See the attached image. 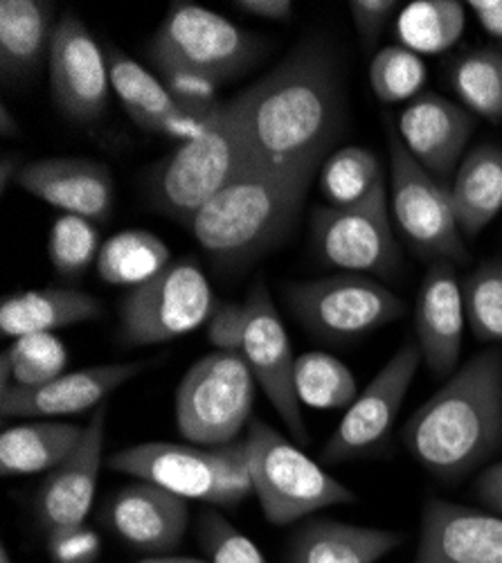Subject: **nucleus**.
Here are the masks:
<instances>
[{"mask_svg":"<svg viewBox=\"0 0 502 563\" xmlns=\"http://www.w3.org/2000/svg\"><path fill=\"white\" fill-rule=\"evenodd\" d=\"M86 427L68 421H32L0 435V474L30 476L53 472L79 446Z\"/></svg>","mask_w":502,"mask_h":563,"instance_id":"obj_28","label":"nucleus"},{"mask_svg":"<svg viewBox=\"0 0 502 563\" xmlns=\"http://www.w3.org/2000/svg\"><path fill=\"white\" fill-rule=\"evenodd\" d=\"M465 298L455 264L431 262L415 305V332L422 356L435 377H446L460 361L465 336Z\"/></svg>","mask_w":502,"mask_h":563,"instance_id":"obj_21","label":"nucleus"},{"mask_svg":"<svg viewBox=\"0 0 502 563\" xmlns=\"http://www.w3.org/2000/svg\"><path fill=\"white\" fill-rule=\"evenodd\" d=\"M403 446L428 474L455 483L502 446V352L473 356L401 431Z\"/></svg>","mask_w":502,"mask_h":563,"instance_id":"obj_2","label":"nucleus"},{"mask_svg":"<svg viewBox=\"0 0 502 563\" xmlns=\"http://www.w3.org/2000/svg\"><path fill=\"white\" fill-rule=\"evenodd\" d=\"M0 363L8 365L12 386L38 388L66 374L64 369L68 365V350L51 332L30 334L14 339V343L3 352Z\"/></svg>","mask_w":502,"mask_h":563,"instance_id":"obj_34","label":"nucleus"},{"mask_svg":"<svg viewBox=\"0 0 502 563\" xmlns=\"http://www.w3.org/2000/svg\"><path fill=\"white\" fill-rule=\"evenodd\" d=\"M287 302L300 324L323 341H347L370 334L401 318L405 305L379 279L338 273L287 287Z\"/></svg>","mask_w":502,"mask_h":563,"instance_id":"obj_9","label":"nucleus"},{"mask_svg":"<svg viewBox=\"0 0 502 563\" xmlns=\"http://www.w3.org/2000/svg\"><path fill=\"white\" fill-rule=\"evenodd\" d=\"M448 84L473 115L502 124V51L478 48L453 59Z\"/></svg>","mask_w":502,"mask_h":563,"instance_id":"obj_31","label":"nucleus"},{"mask_svg":"<svg viewBox=\"0 0 502 563\" xmlns=\"http://www.w3.org/2000/svg\"><path fill=\"white\" fill-rule=\"evenodd\" d=\"M100 521L129 548L160 554L186 537L190 511L186 498L141 481L118 489L104 505Z\"/></svg>","mask_w":502,"mask_h":563,"instance_id":"obj_18","label":"nucleus"},{"mask_svg":"<svg viewBox=\"0 0 502 563\" xmlns=\"http://www.w3.org/2000/svg\"><path fill=\"white\" fill-rule=\"evenodd\" d=\"M48 552L55 563H96L102 552L100 534L86 523L48 532Z\"/></svg>","mask_w":502,"mask_h":563,"instance_id":"obj_40","label":"nucleus"},{"mask_svg":"<svg viewBox=\"0 0 502 563\" xmlns=\"http://www.w3.org/2000/svg\"><path fill=\"white\" fill-rule=\"evenodd\" d=\"M255 496L272 526H291L313 511L356 500V494L261 419L248 424Z\"/></svg>","mask_w":502,"mask_h":563,"instance_id":"obj_6","label":"nucleus"},{"mask_svg":"<svg viewBox=\"0 0 502 563\" xmlns=\"http://www.w3.org/2000/svg\"><path fill=\"white\" fill-rule=\"evenodd\" d=\"M465 313L480 343H502V260L480 264L462 285Z\"/></svg>","mask_w":502,"mask_h":563,"instance_id":"obj_35","label":"nucleus"},{"mask_svg":"<svg viewBox=\"0 0 502 563\" xmlns=\"http://www.w3.org/2000/svg\"><path fill=\"white\" fill-rule=\"evenodd\" d=\"M235 8L266 21H289L293 14L291 0H235Z\"/></svg>","mask_w":502,"mask_h":563,"instance_id":"obj_44","label":"nucleus"},{"mask_svg":"<svg viewBox=\"0 0 502 563\" xmlns=\"http://www.w3.org/2000/svg\"><path fill=\"white\" fill-rule=\"evenodd\" d=\"M111 86L129 118L141 129L188 143L203 133L210 118H199L182 109L163 84L158 75L149 73L141 62L124 51L109 45L107 48Z\"/></svg>","mask_w":502,"mask_h":563,"instance_id":"obj_23","label":"nucleus"},{"mask_svg":"<svg viewBox=\"0 0 502 563\" xmlns=\"http://www.w3.org/2000/svg\"><path fill=\"white\" fill-rule=\"evenodd\" d=\"M422 361L424 356L417 341H408L399 347L343 415L341 424L323 449L325 462L356 460L377 451L386 442Z\"/></svg>","mask_w":502,"mask_h":563,"instance_id":"obj_12","label":"nucleus"},{"mask_svg":"<svg viewBox=\"0 0 502 563\" xmlns=\"http://www.w3.org/2000/svg\"><path fill=\"white\" fill-rule=\"evenodd\" d=\"M403 543V534L317 519L298 528L285 563H379Z\"/></svg>","mask_w":502,"mask_h":563,"instance_id":"obj_25","label":"nucleus"},{"mask_svg":"<svg viewBox=\"0 0 502 563\" xmlns=\"http://www.w3.org/2000/svg\"><path fill=\"white\" fill-rule=\"evenodd\" d=\"M244 174L231 107L221 102L201 135L180 143L147 174V197L163 214L190 223Z\"/></svg>","mask_w":502,"mask_h":563,"instance_id":"obj_5","label":"nucleus"},{"mask_svg":"<svg viewBox=\"0 0 502 563\" xmlns=\"http://www.w3.org/2000/svg\"><path fill=\"white\" fill-rule=\"evenodd\" d=\"M415 563H502V516L428 500Z\"/></svg>","mask_w":502,"mask_h":563,"instance_id":"obj_19","label":"nucleus"},{"mask_svg":"<svg viewBox=\"0 0 502 563\" xmlns=\"http://www.w3.org/2000/svg\"><path fill=\"white\" fill-rule=\"evenodd\" d=\"M231 107L246 174L289 176L323 169L343 129V92L334 57L302 43Z\"/></svg>","mask_w":502,"mask_h":563,"instance_id":"obj_1","label":"nucleus"},{"mask_svg":"<svg viewBox=\"0 0 502 563\" xmlns=\"http://www.w3.org/2000/svg\"><path fill=\"white\" fill-rule=\"evenodd\" d=\"M216 309L214 291L199 262L182 257L120 302V332L126 345H158L205 324Z\"/></svg>","mask_w":502,"mask_h":563,"instance_id":"obj_8","label":"nucleus"},{"mask_svg":"<svg viewBox=\"0 0 502 563\" xmlns=\"http://www.w3.org/2000/svg\"><path fill=\"white\" fill-rule=\"evenodd\" d=\"M16 131H19V124H16L14 115L10 113V109L3 104V107H0V133L12 135Z\"/></svg>","mask_w":502,"mask_h":563,"instance_id":"obj_47","label":"nucleus"},{"mask_svg":"<svg viewBox=\"0 0 502 563\" xmlns=\"http://www.w3.org/2000/svg\"><path fill=\"white\" fill-rule=\"evenodd\" d=\"M473 494L489 511L502 516V462H495L480 472L473 485Z\"/></svg>","mask_w":502,"mask_h":563,"instance_id":"obj_43","label":"nucleus"},{"mask_svg":"<svg viewBox=\"0 0 502 563\" xmlns=\"http://www.w3.org/2000/svg\"><path fill=\"white\" fill-rule=\"evenodd\" d=\"M0 563H12V559H10V552H8V548H3V550H0Z\"/></svg>","mask_w":502,"mask_h":563,"instance_id":"obj_49","label":"nucleus"},{"mask_svg":"<svg viewBox=\"0 0 502 563\" xmlns=\"http://www.w3.org/2000/svg\"><path fill=\"white\" fill-rule=\"evenodd\" d=\"M98 275L113 287H141L171 264L167 244L147 230H124L102 244Z\"/></svg>","mask_w":502,"mask_h":563,"instance_id":"obj_29","label":"nucleus"},{"mask_svg":"<svg viewBox=\"0 0 502 563\" xmlns=\"http://www.w3.org/2000/svg\"><path fill=\"white\" fill-rule=\"evenodd\" d=\"M293 384L298 401L317 410L349 408L358 397V384L352 369L325 352L298 356Z\"/></svg>","mask_w":502,"mask_h":563,"instance_id":"obj_32","label":"nucleus"},{"mask_svg":"<svg viewBox=\"0 0 502 563\" xmlns=\"http://www.w3.org/2000/svg\"><path fill=\"white\" fill-rule=\"evenodd\" d=\"M147 365L145 361L93 365L66 372L59 379L38 388L12 386L0 390V415L3 419H43L100 408L115 390L138 377Z\"/></svg>","mask_w":502,"mask_h":563,"instance_id":"obj_16","label":"nucleus"},{"mask_svg":"<svg viewBox=\"0 0 502 563\" xmlns=\"http://www.w3.org/2000/svg\"><path fill=\"white\" fill-rule=\"evenodd\" d=\"M311 238L317 260L345 273L392 277L401 266L386 183L358 206L315 208L311 214Z\"/></svg>","mask_w":502,"mask_h":563,"instance_id":"obj_11","label":"nucleus"},{"mask_svg":"<svg viewBox=\"0 0 502 563\" xmlns=\"http://www.w3.org/2000/svg\"><path fill=\"white\" fill-rule=\"evenodd\" d=\"M448 192L460 230L476 238L502 210V147L480 145L469 152Z\"/></svg>","mask_w":502,"mask_h":563,"instance_id":"obj_27","label":"nucleus"},{"mask_svg":"<svg viewBox=\"0 0 502 563\" xmlns=\"http://www.w3.org/2000/svg\"><path fill=\"white\" fill-rule=\"evenodd\" d=\"M221 468V494H223V507H237L248 496L255 494L253 472H250V455H248V442L235 440L231 444L214 446Z\"/></svg>","mask_w":502,"mask_h":563,"instance_id":"obj_39","label":"nucleus"},{"mask_svg":"<svg viewBox=\"0 0 502 563\" xmlns=\"http://www.w3.org/2000/svg\"><path fill=\"white\" fill-rule=\"evenodd\" d=\"M392 167V214L417 255L437 262L465 264L469 251L455 219L448 187L439 185L403 147L401 137L388 126Z\"/></svg>","mask_w":502,"mask_h":563,"instance_id":"obj_10","label":"nucleus"},{"mask_svg":"<svg viewBox=\"0 0 502 563\" xmlns=\"http://www.w3.org/2000/svg\"><path fill=\"white\" fill-rule=\"evenodd\" d=\"M109 466L113 472L152 483L186 500H203L223 507L216 449L147 442L113 453Z\"/></svg>","mask_w":502,"mask_h":563,"instance_id":"obj_17","label":"nucleus"},{"mask_svg":"<svg viewBox=\"0 0 502 563\" xmlns=\"http://www.w3.org/2000/svg\"><path fill=\"white\" fill-rule=\"evenodd\" d=\"M313 176V172L244 174L188 225L221 271H239L287 240Z\"/></svg>","mask_w":502,"mask_h":563,"instance_id":"obj_3","label":"nucleus"},{"mask_svg":"<svg viewBox=\"0 0 502 563\" xmlns=\"http://www.w3.org/2000/svg\"><path fill=\"white\" fill-rule=\"evenodd\" d=\"M246 336V309L237 302H219L208 320V343L216 352L242 354Z\"/></svg>","mask_w":502,"mask_h":563,"instance_id":"obj_41","label":"nucleus"},{"mask_svg":"<svg viewBox=\"0 0 502 563\" xmlns=\"http://www.w3.org/2000/svg\"><path fill=\"white\" fill-rule=\"evenodd\" d=\"M48 62L59 111L77 124L98 122L113 90L111 70L107 53L77 16L59 19Z\"/></svg>","mask_w":502,"mask_h":563,"instance_id":"obj_14","label":"nucleus"},{"mask_svg":"<svg viewBox=\"0 0 502 563\" xmlns=\"http://www.w3.org/2000/svg\"><path fill=\"white\" fill-rule=\"evenodd\" d=\"M255 374L235 352H212L197 361L176 390V427L192 446H223L239 440L255 404Z\"/></svg>","mask_w":502,"mask_h":563,"instance_id":"obj_7","label":"nucleus"},{"mask_svg":"<svg viewBox=\"0 0 502 563\" xmlns=\"http://www.w3.org/2000/svg\"><path fill=\"white\" fill-rule=\"evenodd\" d=\"M55 3L45 0H3L0 3V75L5 84L34 77L51 57L57 32Z\"/></svg>","mask_w":502,"mask_h":563,"instance_id":"obj_24","label":"nucleus"},{"mask_svg":"<svg viewBox=\"0 0 502 563\" xmlns=\"http://www.w3.org/2000/svg\"><path fill=\"white\" fill-rule=\"evenodd\" d=\"M104 433L107 404L96 408L72 455L45 476L36 496V514L41 526L48 532L86 521L98 489L104 457Z\"/></svg>","mask_w":502,"mask_h":563,"instance_id":"obj_20","label":"nucleus"},{"mask_svg":"<svg viewBox=\"0 0 502 563\" xmlns=\"http://www.w3.org/2000/svg\"><path fill=\"white\" fill-rule=\"evenodd\" d=\"M426 66L420 55L403 48V45H388L372 57L370 86L375 96L386 104L413 102L426 84Z\"/></svg>","mask_w":502,"mask_h":563,"instance_id":"obj_37","label":"nucleus"},{"mask_svg":"<svg viewBox=\"0 0 502 563\" xmlns=\"http://www.w3.org/2000/svg\"><path fill=\"white\" fill-rule=\"evenodd\" d=\"M264 53V41L221 14L178 0L167 10L147 45V57L160 77L194 75L223 86L246 73Z\"/></svg>","mask_w":502,"mask_h":563,"instance_id":"obj_4","label":"nucleus"},{"mask_svg":"<svg viewBox=\"0 0 502 563\" xmlns=\"http://www.w3.org/2000/svg\"><path fill=\"white\" fill-rule=\"evenodd\" d=\"M138 563H210V561L192 559V556H152V559H143Z\"/></svg>","mask_w":502,"mask_h":563,"instance_id":"obj_48","label":"nucleus"},{"mask_svg":"<svg viewBox=\"0 0 502 563\" xmlns=\"http://www.w3.org/2000/svg\"><path fill=\"white\" fill-rule=\"evenodd\" d=\"M21 172H23L21 161L12 154H3V158H0V190L8 192L12 176H21Z\"/></svg>","mask_w":502,"mask_h":563,"instance_id":"obj_46","label":"nucleus"},{"mask_svg":"<svg viewBox=\"0 0 502 563\" xmlns=\"http://www.w3.org/2000/svg\"><path fill=\"white\" fill-rule=\"evenodd\" d=\"M104 309L90 294L75 289H32L10 294L0 302V332L10 339L64 330V327L98 320Z\"/></svg>","mask_w":502,"mask_h":563,"instance_id":"obj_26","label":"nucleus"},{"mask_svg":"<svg viewBox=\"0 0 502 563\" xmlns=\"http://www.w3.org/2000/svg\"><path fill=\"white\" fill-rule=\"evenodd\" d=\"M244 309L246 336L242 356L250 365L257 386L266 393L272 408L285 419L291 435L300 442H309V433L302 421V404L298 401L293 384V347L261 275L248 289Z\"/></svg>","mask_w":502,"mask_h":563,"instance_id":"obj_13","label":"nucleus"},{"mask_svg":"<svg viewBox=\"0 0 502 563\" xmlns=\"http://www.w3.org/2000/svg\"><path fill=\"white\" fill-rule=\"evenodd\" d=\"M386 183L379 158L365 147L332 152L321 169V190L332 208H352L368 199Z\"/></svg>","mask_w":502,"mask_h":563,"instance_id":"obj_33","label":"nucleus"},{"mask_svg":"<svg viewBox=\"0 0 502 563\" xmlns=\"http://www.w3.org/2000/svg\"><path fill=\"white\" fill-rule=\"evenodd\" d=\"M467 8L476 14L487 34L502 41V0H469Z\"/></svg>","mask_w":502,"mask_h":563,"instance_id":"obj_45","label":"nucleus"},{"mask_svg":"<svg viewBox=\"0 0 502 563\" xmlns=\"http://www.w3.org/2000/svg\"><path fill=\"white\" fill-rule=\"evenodd\" d=\"M476 131V115L437 92H424L399 115V137L439 185L448 187Z\"/></svg>","mask_w":502,"mask_h":563,"instance_id":"obj_15","label":"nucleus"},{"mask_svg":"<svg viewBox=\"0 0 502 563\" xmlns=\"http://www.w3.org/2000/svg\"><path fill=\"white\" fill-rule=\"evenodd\" d=\"M397 8H399L397 0H354V3H349L356 32L365 48H372V45L381 38Z\"/></svg>","mask_w":502,"mask_h":563,"instance_id":"obj_42","label":"nucleus"},{"mask_svg":"<svg viewBox=\"0 0 502 563\" xmlns=\"http://www.w3.org/2000/svg\"><path fill=\"white\" fill-rule=\"evenodd\" d=\"M199 539L210 563H268L261 550L216 511L201 516Z\"/></svg>","mask_w":502,"mask_h":563,"instance_id":"obj_38","label":"nucleus"},{"mask_svg":"<svg viewBox=\"0 0 502 563\" xmlns=\"http://www.w3.org/2000/svg\"><path fill=\"white\" fill-rule=\"evenodd\" d=\"M467 30L465 5L455 0H415L397 19V36L415 55H439L453 48Z\"/></svg>","mask_w":502,"mask_h":563,"instance_id":"obj_30","label":"nucleus"},{"mask_svg":"<svg viewBox=\"0 0 502 563\" xmlns=\"http://www.w3.org/2000/svg\"><path fill=\"white\" fill-rule=\"evenodd\" d=\"M100 251V230L83 217L64 214L55 221L48 234V257L62 279L77 282L90 264L98 262Z\"/></svg>","mask_w":502,"mask_h":563,"instance_id":"obj_36","label":"nucleus"},{"mask_svg":"<svg viewBox=\"0 0 502 563\" xmlns=\"http://www.w3.org/2000/svg\"><path fill=\"white\" fill-rule=\"evenodd\" d=\"M19 183L36 199L93 223L111 219L115 185L107 165L86 158H43L23 167Z\"/></svg>","mask_w":502,"mask_h":563,"instance_id":"obj_22","label":"nucleus"}]
</instances>
